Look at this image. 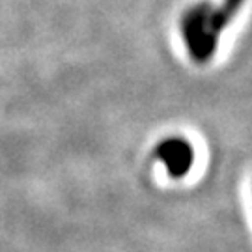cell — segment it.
Listing matches in <instances>:
<instances>
[{"label": "cell", "instance_id": "1", "mask_svg": "<svg viewBox=\"0 0 252 252\" xmlns=\"http://www.w3.org/2000/svg\"><path fill=\"white\" fill-rule=\"evenodd\" d=\"M155 161L164 166L170 180H183L194 166V146L183 136H166L153 148Z\"/></svg>", "mask_w": 252, "mask_h": 252}]
</instances>
